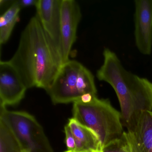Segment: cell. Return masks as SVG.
Segmentation results:
<instances>
[{
  "label": "cell",
  "mask_w": 152,
  "mask_h": 152,
  "mask_svg": "<svg viewBox=\"0 0 152 152\" xmlns=\"http://www.w3.org/2000/svg\"><path fill=\"white\" fill-rule=\"evenodd\" d=\"M21 8L13 1L10 7L0 17V43L5 44L11 35L12 31L19 21Z\"/></svg>",
  "instance_id": "obj_12"
},
{
  "label": "cell",
  "mask_w": 152,
  "mask_h": 152,
  "mask_svg": "<svg viewBox=\"0 0 152 152\" xmlns=\"http://www.w3.org/2000/svg\"><path fill=\"white\" fill-rule=\"evenodd\" d=\"M65 152H71V151H68V150H67V151H65Z\"/></svg>",
  "instance_id": "obj_19"
},
{
  "label": "cell",
  "mask_w": 152,
  "mask_h": 152,
  "mask_svg": "<svg viewBox=\"0 0 152 152\" xmlns=\"http://www.w3.org/2000/svg\"><path fill=\"white\" fill-rule=\"evenodd\" d=\"M38 0H18L15 2L21 8L28 7L32 6H35Z\"/></svg>",
  "instance_id": "obj_17"
},
{
  "label": "cell",
  "mask_w": 152,
  "mask_h": 152,
  "mask_svg": "<svg viewBox=\"0 0 152 152\" xmlns=\"http://www.w3.org/2000/svg\"><path fill=\"white\" fill-rule=\"evenodd\" d=\"M135 7L136 46L141 54L149 56L152 50V0H136Z\"/></svg>",
  "instance_id": "obj_9"
},
{
  "label": "cell",
  "mask_w": 152,
  "mask_h": 152,
  "mask_svg": "<svg viewBox=\"0 0 152 152\" xmlns=\"http://www.w3.org/2000/svg\"><path fill=\"white\" fill-rule=\"evenodd\" d=\"M124 142L123 145L122 147L121 152H131L129 145L127 144V142L124 139Z\"/></svg>",
  "instance_id": "obj_18"
},
{
  "label": "cell",
  "mask_w": 152,
  "mask_h": 152,
  "mask_svg": "<svg viewBox=\"0 0 152 152\" xmlns=\"http://www.w3.org/2000/svg\"><path fill=\"white\" fill-rule=\"evenodd\" d=\"M61 0H38L35 6V16L63 63L61 41Z\"/></svg>",
  "instance_id": "obj_7"
},
{
  "label": "cell",
  "mask_w": 152,
  "mask_h": 152,
  "mask_svg": "<svg viewBox=\"0 0 152 152\" xmlns=\"http://www.w3.org/2000/svg\"><path fill=\"white\" fill-rule=\"evenodd\" d=\"M82 65L75 60H69L62 65L55 80L46 90L54 104H67L80 100L76 83Z\"/></svg>",
  "instance_id": "obj_5"
},
{
  "label": "cell",
  "mask_w": 152,
  "mask_h": 152,
  "mask_svg": "<svg viewBox=\"0 0 152 152\" xmlns=\"http://www.w3.org/2000/svg\"><path fill=\"white\" fill-rule=\"evenodd\" d=\"M3 119L17 139L23 151L54 152L42 127L33 115L22 111H10L1 106Z\"/></svg>",
  "instance_id": "obj_4"
},
{
  "label": "cell",
  "mask_w": 152,
  "mask_h": 152,
  "mask_svg": "<svg viewBox=\"0 0 152 152\" xmlns=\"http://www.w3.org/2000/svg\"><path fill=\"white\" fill-rule=\"evenodd\" d=\"M67 124L75 141V149L74 152H102L99 137L92 130L81 124L74 118L69 119Z\"/></svg>",
  "instance_id": "obj_11"
},
{
  "label": "cell",
  "mask_w": 152,
  "mask_h": 152,
  "mask_svg": "<svg viewBox=\"0 0 152 152\" xmlns=\"http://www.w3.org/2000/svg\"><path fill=\"white\" fill-rule=\"evenodd\" d=\"M124 142L123 137L107 144L102 148V152H121Z\"/></svg>",
  "instance_id": "obj_15"
},
{
  "label": "cell",
  "mask_w": 152,
  "mask_h": 152,
  "mask_svg": "<svg viewBox=\"0 0 152 152\" xmlns=\"http://www.w3.org/2000/svg\"><path fill=\"white\" fill-rule=\"evenodd\" d=\"M66 134V143L67 150L74 152L75 149V141L72 130L68 124L65 127Z\"/></svg>",
  "instance_id": "obj_16"
},
{
  "label": "cell",
  "mask_w": 152,
  "mask_h": 152,
  "mask_svg": "<svg viewBox=\"0 0 152 152\" xmlns=\"http://www.w3.org/2000/svg\"><path fill=\"white\" fill-rule=\"evenodd\" d=\"M21 146L11 129L0 118V152H22Z\"/></svg>",
  "instance_id": "obj_13"
},
{
  "label": "cell",
  "mask_w": 152,
  "mask_h": 152,
  "mask_svg": "<svg viewBox=\"0 0 152 152\" xmlns=\"http://www.w3.org/2000/svg\"><path fill=\"white\" fill-rule=\"evenodd\" d=\"M103 54L104 62L97 71L96 77L114 90L125 124L136 113L152 111V82L126 70L109 48H105Z\"/></svg>",
  "instance_id": "obj_2"
},
{
  "label": "cell",
  "mask_w": 152,
  "mask_h": 152,
  "mask_svg": "<svg viewBox=\"0 0 152 152\" xmlns=\"http://www.w3.org/2000/svg\"><path fill=\"white\" fill-rule=\"evenodd\" d=\"M73 115L77 121L97 135L102 148L123 137L124 131L121 114L112 106L109 99H99L96 96L88 103L75 101Z\"/></svg>",
  "instance_id": "obj_3"
},
{
  "label": "cell",
  "mask_w": 152,
  "mask_h": 152,
  "mask_svg": "<svg viewBox=\"0 0 152 152\" xmlns=\"http://www.w3.org/2000/svg\"><path fill=\"white\" fill-rule=\"evenodd\" d=\"M27 88L50 86L63 64L36 16L21 33L19 44L9 60Z\"/></svg>",
  "instance_id": "obj_1"
},
{
  "label": "cell",
  "mask_w": 152,
  "mask_h": 152,
  "mask_svg": "<svg viewBox=\"0 0 152 152\" xmlns=\"http://www.w3.org/2000/svg\"><path fill=\"white\" fill-rule=\"evenodd\" d=\"M60 14L62 58L64 64L70 60L69 56L76 40L77 29L82 15L79 4L75 0H61Z\"/></svg>",
  "instance_id": "obj_8"
},
{
  "label": "cell",
  "mask_w": 152,
  "mask_h": 152,
  "mask_svg": "<svg viewBox=\"0 0 152 152\" xmlns=\"http://www.w3.org/2000/svg\"><path fill=\"white\" fill-rule=\"evenodd\" d=\"M27 87L9 61L0 62L1 106L15 105L25 96Z\"/></svg>",
  "instance_id": "obj_10"
},
{
  "label": "cell",
  "mask_w": 152,
  "mask_h": 152,
  "mask_svg": "<svg viewBox=\"0 0 152 152\" xmlns=\"http://www.w3.org/2000/svg\"><path fill=\"white\" fill-rule=\"evenodd\" d=\"M76 85L77 91L80 98L83 95L87 94L96 96L97 91L94 75L83 65L78 73Z\"/></svg>",
  "instance_id": "obj_14"
},
{
  "label": "cell",
  "mask_w": 152,
  "mask_h": 152,
  "mask_svg": "<svg viewBox=\"0 0 152 152\" xmlns=\"http://www.w3.org/2000/svg\"><path fill=\"white\" fill-rule=\"evenodd\" d=\"M125 125L123 137L131 152H152V111L136 113Z\"/></svg>",
  "instance_id": "obj_6"
},
{
  "label": "cell",
  "mask_w": 152,
  "mask_h": 152,
  "mask_svg": "<svg viewBox=\"0 0 152 152\" xmlns=\"http://www.w3.org/2000/svg\"><path fill=\"white\" fill-rule=\"evenodd\" d=\"M22 152H25V151H22Z\"/></svg>",
  "instance_id": "obj_20"
}]
</instances>
